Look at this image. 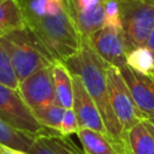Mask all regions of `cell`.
I'll use <instances>...</instances> for the list:
<instances>
[{
  "label": "cell",
  "instance_id": "6da1fadb",
  "mask_svg": "<svg viewBox=\"0 0 154 154\" xmlns=\"http://www.w3.org/2000/svg\"><path fill=\"white\" fill-rule=\"evenodd\" d=\"M63 63L71 73L81 77L87 91L94 100L101 114L107 135L112 143L122 154H129L125 135L109 101L106 79L107 64L96 54L87 38H82L79 49Z\"/></svg>",
  "mask_w": 154,
  "mask_h": 154
},
{
  "label": "cell",
  "instance_id": "7a4b0ae2",
  "mask_svg": "<svg viewBox=\"0 0 154 154\" xmlns=\"http://www.w3.org/2000/svg\"><path fill=\"white\" fill-rule=\"evenodd\" d=\"M6 49L18 81H23L34 72L52 66L57 60L26 26L14 30L0 38Z\"/></svg>",
  "mask_w": 154,
  "mask_h": 154
},
{
  "label": "cell",
  "instance_id": "3957f363",
  "mask_svg": "<svg viewBox=\"0 0 154 154\" xmlns=\"http://www.w3.org/2000/svg\"><path fill=\"white\" fill-rule=\"evenodd\" d=\"M126 52L146 46L154 28V0H119Z\"/></svg>",
  "mask_w": 154,
  "mask_h": 154
},
{
  "label": "cell",
  "instance_id": "277c9868",
  "mask_svg": "<svg viewBox=\"0 0 154 154\" xmlns=\"http://www.w3.org/2000/svg\"><path fill=\"white\" fill-rule=\"evenodd\" d=\"M0 119L10 126L34 136L61 135L43 128L24 102L18 89L4 84H0Z\"/></svg>",
  "mask_w": 154,
  "mask_h": 154
},
{
  "label": "cell",
  "instance_id": "5b68a950",
  "mask_svg": "<svg viewBox=\"0 0 154 154\" xmlns=\"http://www.w3.org/2000/svg\"><path fill=\"white\" fill-rule=\"evenodd\" d=\"M106 79L112 109L125 135L134 125L143 120V117L135 105L130 89L122 76L120 70L107 65Z\"/></svg>",
  "mask_w": 154,
  "mask_h": 154
},
{
  "label": "cell",
  "instance_id": "8992f818",
  "mask_svg": "<svg viewBox=\"0 0 154 154\" xmlns=\"http://www.w3.org/2000/svg\"><path fill=\"white\" fill-rule=\"evenodd\" d=\"M18 91L31 111L55 102L52 66L41 69L20 81Z\"/></svg>",
  "mask_w": 154,
  "mask_h": 154
},
{
  "label": "cell",
  "instance_id": "52a82bcc",
  "mask_svg": "<svg viewBox=\"0 0 154 154\" xmlns=\"http://www.w3.org/2000/svg\"><path fill=\"white\" fill-rule=\"evenodd\" d=\"M88 42L96 52V54L109 66L123 69L126 65V48L123 31L102 26L100 30L87 37Z\"/></svg>",
  "mask_w": 154,
  "mask_h": 154
},
{
  "label": "cell",
  "instance_id": "ba28073f",
  "mask_svg": "<svg viewBox=\"0 0 154 154\" xmlns=\"http://www.w3.org/2000/svg\"><path fill=\"white\" fill-rule=\"evenodd\" d=\"M66 8L82 38L89 37L103 26V0H73Z\"/></svg>",
  "mask_w": 154,
  "mask_h": 154
},
{
  "label": "cell",
  "instance_id": "9c48e42d",
  "mask_svg": "<svg viewBox=\"0 0 154 154\" xmlns=\"http://www.w3.org/2000/svg\"><path fill=\"white\" fill-rule=\"evenodd\" d=\"M71 75H72V87H73L72 108L77 116L79 128L91 129V130L101 132L108 137L105 124L101 118V114H100L94 100L87 91L81 77L75 73H71Z\"/></svg>",
  "mask_w": 154,
  "mask_h": 154
},
{
  "label": "cell",
  "instance_id": "30bf717a",
  "mask_svg": "<svg viewBox=\"0 0 154 154\" xmlns=\"http://www.w3.org/2000/svg\"><path fill=\"white\" fill-rule=\"evenodd\" d=\"M120 73L143 119L154 117V76L140 73L128 65L120 69Z\"/></svg>",
  "mask_w": 154,
  "mask_h": 154
},
{
  "label": "cell",
  "instance_id": "8fae6325",
  "mask_svg": "<svg viewBox=\"0 0 154 154\" xmlns=\"http://www.w3.org/2000/svg\"><path fill=\"white\" fill-rule=\"evenodd\" d=\"M52 75L55 91V101L66 108H72L73 103V87L72 75L63 61L57 60L52 65Z\"/></svg>",
  "mask_w": 154,
  "mask_h": 154
},
{
  "label": "cell",
  "instance_id": "7c38bea8",
  "mask_svg": "<svg viewBox=\"0 0 154 154\" xmlns=\"http://www.w3.org/2000/svg\"><path fill=\"white\" fill-rule=\"evenodd\" d=\"M77 136L85 154H122L112 141L101 132L91 129L79 128Z\"/></svg>",
  "mask_w": 154,
  "mask_h": 154
},
{
  "label": "cell",
  "instance_id": "4fadbf2b",
  "mask_svg": "<svg viewBox=\"0 0 154 154\" xmlns=\"http://www.w3.org/2000/svg\"><path fill=\"white\" fill-rule=\"evenodd\" d=\"M125 140L129 154H154V138L147 129L144 120L134 125L125 134Z\"/></svg>",
  "mask_w": 154,
  "mask_h": 154
},
{
  "label": "cell",
  "instance_id": "5bb4252c",
  "mask_svg": "<svg viewBox=\"0 0 154 154\" xmlns=\"http://www.w3.org/2000/svg\"><path fill=\"white\" fill-rule=\"evenodd\" d=\"M25 28L22 8L17 0H0V38Z\"/></svg>",
  "mask_w": 154,
  "mask_h": 154
},
{
  "label": "cell",
  "instance_id": "9a60e30c",
  "mask_svg": "<svg viewBox=\"0 0 154 154\" xmlns=\"http://www.w3.org/2000/svg\"><path fill=\"white\" fill-rule=\"evenodd\" d=\"M37 136L19 131L0 119V143L28 154Z\"/></svg>",
  "mask_w": 154,
  "mask_h": 154
},
{
  "label": "cell",
  "instance_id": "2e32d148",
  "mask_svg": "<svg viewBox=\"0 0 154 154\" xmlns=\"http://www.w3.org/2000/svg\"><path fill=\"white\" fill-rule=\"evenodd\" d=\"M126 65L140 73L154 76V57L146 46L128 52Z\"/></svg>",
  "mask_w": 154,
  "mask_h": 154
},
{
  "label": "cell",
  "instance_id": "e0dca14e",
  "mask_svg": "<svg viewBox=\"0 0 154 154\" xmlns=\"http://www.w3.org/2000/svg\"><path fill=\"white\" fill-rule=\"evenodd\" d=\"M65 108L61 107L57 101L53 103H49L45 107L37 108L32 111V114L35 116L36 120L46 129H49L52 131L60 132V125L63 120Z\"/></svg>",
  "mask_w": 154,
  "mask_h": 154
},
{
  "label": "cell",
  "instance_id": "ac0fdd59",
  "mask_svg": "<svg viewBox=\"0 0 154 154\" xmlns=\"http://www.w3.org/2000/svg\"><path fill=\"white\" fill-rule=\"evenodd\" d=\"M0 84L14 89H18V84H19L11 59L1 42H0Z\"/></svg>",
  "mask_w": 154,
  "mask_h": 154
},
{
  "label": "cell",
  "instance_id": "d6986e66",
  "mask_svg": "<svg viewBox=\"0 0 154 154\" xmlns=\"http://www.w3.org/2000/svg\"><path fill=\"white\" fill-rule=\"evenodd\" d=\"M43 138L59 154H85L83 149L78 148L75 144V142L70 138V136L53 135V136H43Z\"/></svg>",
  "mask_w": 154,
  "mask_h": 154
},
{
  "label": "cell",
  "instance_id": "ffe728a7",
  "mask_svg": "<svg viewBox=\"0 0 154 154\" xmlns=\"http://www.w3.org/2000/svg\"><path fill=\"white\" fill-rule=\"evenodd\" d=\"M103 8H105L103 26H109L123 31L119 0H103Z\"/></svg>",
  "mask_w": 154,
  "mask_h": 154
},
{
  "label": "cell",
  "instance_id": "44dd1931",
  "mask_svg": "<svg viewBox=\"0 0 154 154\" xmlns=\"http://www.w3.org/2000/svg\"><path fill=\"white\" fill-rule=\"evenodd\" d=\"M78 130H79V124L73 108H66L60 125V134L63 136H71L73 134L77 135Z\"/></svg>",
  "mask_w": 154,
  "mask_h": 154
},
{
  "label": "cell",
  "instance_id": "7402d4cb",
  "mask_svg": "<svg viewBox=\"0 0 154 154\" xmlns=\"http://www.w3.org/2000/svg\"><path fill=\"white\" fill-rule=\"evenodd\" d=\"M28 154H59V153L46 142L43 136H37Z\"/></svg>",
  "mask_w": 154,
  "mask_h": 154
},
{
  "label": "cell",
  "instance_id": "603a6c76",
  "mask_svg": "<svg viewBox=\"0 0 154 154\" xmlns=\"http://www.w3.org/2000/svg\"><path fill=\"white\" fill-rule=\"evenodd\" d=\"M0 154H26V153L20 152V150H17L14 148H11L8 146H5V144H1L0 143Z\"/></svg>",
  "mask_w": 154,
  "mask_h": 154
},
{
  "label": "cell",
  "instance_id": "cb8c5ba5",
  "mask_svg": "<svg viewBox=\"0 0 154 154\" xmlns=\"http://www.w3.org/2000/svg\"><path fill=\"white\" fill-rule=\"evenodd\" d=\"M146 47L152 52V54L154 57V28H153V30L150 31V34L148 36V40L146 42Z\"/></svg>",
  "mask_w": 154,
  "mask_h": 154
},
{
  "label": "cell",
  "instance_id": "d4e9b609",
  "mask_svg": "<svg viewBox=\"0 0 154 154\" xmlns=\"http://www.w3.org/2000/svg\"><path fill=\"white\" fill-rule=\"evenodd\" d=\"M144 120V124H146V126H147V129L149 130V132H150V135H152V137L154 138V124H152V123H149L148 120H146V119H143Z\"/></svg>",
  "mask_w": 154,
  "mask_h": 154
},
{
  "label": "cell",
  "instance_id": "484cf974",
  "mask_svg": "<svg viewBox=\"0 0 154 154\" xmlns=\"http://www.w3.org/2000/svg\"><path fill=\"white\" fill-rule=\"evenodd\" d=\"M146 120H148L149 123H152V124H154V117H150V118H147Z\"/></svg>",
  "mask_w": 154,
  "mask_h": 154
}]
</instances>
